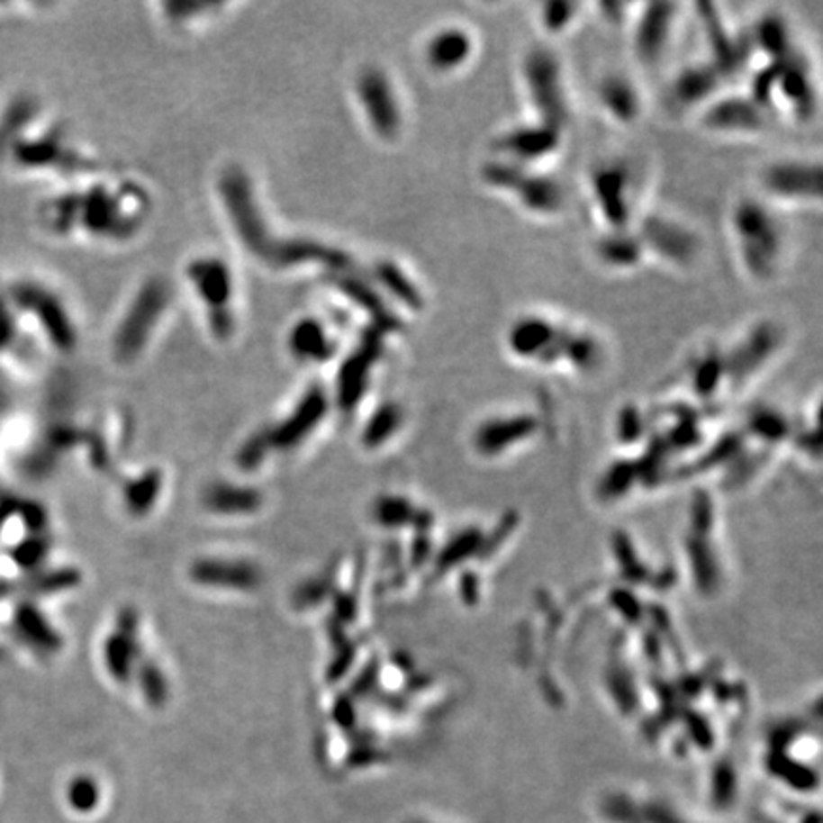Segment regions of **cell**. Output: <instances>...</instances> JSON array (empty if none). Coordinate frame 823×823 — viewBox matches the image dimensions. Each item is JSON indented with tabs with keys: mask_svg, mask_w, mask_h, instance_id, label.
<instances>
[{
	"mask_svg": "<svg viewBox=\"0 0 823 823\" xmlns=\"http://www.w3.org/2000/svg\"><path fill=\"white\" fill-rule=\"evenodd\" d=\"M481 181L493 193L513 199L522 212L536 218L558 216L566 206V191L556 177L502 157L483 164Z\"/></svg>",
	"mask_w": 823,
	"mask_h": 823,
	"instance_id": "1",
	"label": "cell"
},
{
	"mask_svg": "<svg viewBox=\"0 0 823 823\" xmlns=\"http://www.w3.org/2000/svg\"><path fill=\"white\" fill-rule=\"evenodd\" d=\"M732 231L739 263L753 281L766 283L776 276L782 233L768 206L751 196L739 201L732 212Z\"/></svg>",
	"mask_w": 823,
	"mask_h": 823,
	"instance_id": "2",
	"label": "cell"
},
{
	"mask_svg": "<svg viewBox=\"0 0 823 823\" xmlns=\"http://www.w3.org/2000/svg\"><path fill=\"white\" fill-rule=\"evenodd\" d=\"M522 86L534 111V121L566 128L570 121V104L563 63L549 46H532L520 63Z\"/></svg>",
	"mask_w": 823,
	"mask_h": 823,
	"instance_id": "3",
	"label": "cell"
},
{
	"mask_svg": "<svg viewBox=\"0 0 823 823\" xmlns=\"http://www.w3.org/2000/svg\"><path fill=\"white\" fill-rule=\"evenodd\" d=\"M589 193L604 231H625L633 220V176L621 160L597 164L589 177Z\"/></svg>",
	"mask_w": 823,
	"mask_h": 823,
	"instance_id": "4",
	"label": "cell"
},
{
	"mask_svg": "<svg viewBox=\"0 0 823 823\" xmlns=\"http://www.w3.org/2000/svg\"><path fill=\"white\" fill-rule=\"evenodd\" d=\"M637 235L645 246V252L656 256L667 266L686 269L700 258V237L681 222L652 213L640 222Z\"/></svg>",
	"mask_w": 823,
	"mask_h": 823,
	"instance_id": "5",
	"label": "cell"
},
{
	"mask_svg": "<svg viewBox=\"0 0 823 823\" xmlns=\"http://www.w3.org/2000/svg\"><path fill=\"white\" fill-rule=\"evenodd\" d=\"M763 189L772 199L782 203H819V162L802 158H783L772 162L763 172Z\"/></svg>",
	"mask_w": 823,
	"mask_h": 823,
	"instance_id": "6",
	"label": "cell"
},
{
	"mask_svg": "<svg viewBox=\"0 0 823 823\" xmlns=\"http://www.w3.org/2000/svg\"><path fill=\"white\" fill-rule=\"evenodd\" d=\"M561 145L563 130L543 124L539 121H532L502 131L493 140V151L502 158L534 168V164L553 157L561 149Z\"/></svg>",
	"mask_w": 823,
	"mask_h": 823,
	"instance_id": "7",
	"label": "cell"
},
{
	"mask_svg": "<svg viewBox=\"0 0 823 823\" xmlns=\"http://www.w3.org/2000/svg\"><path fill=\"white\" fill-rule=\"evenodd\" d=\"M782 330L776 322L761 321L751 326L728 355L724 357V374L730 384H744L759 372L766 362L778 353L782 345Z\"/></svg>",
	"mask_w": 823,
	"mask_h": 823,
	"instance_id": "8",
	"label": "cell"
},
{
	"mask_svg": "<svg viewBox=\"0 0 823 823\" xmlns=\"http://www.w3.org/2000/svg\"><path fill=\"white\" fill-rule=\"evenodd\" d=\"M679 5L648 3L640 6L633 23V52L643 65L660 63L677 23Z\"/></svg>",
	"mask_w": 823,
	"mask_h": 823,
	"instance_id": "9",
	"label": "cell"
},
{
	"mask_svg": "<svg viewBox=\"0 0 823 823\" xmlns=\"http://www.w3.org/2000/svg\"><path fill=\"white\" fill-rule=\"evenodd\" d=\"M561 324L541 315H524L517 319L507 330V349L522 362H536L551 368L558 338L563 334Z\"/></svg>",
	"mask_w": 823,
	"mask_h": 823,
	"instance_id": "10",
	"label": "cell"
},
{
	"mask_svg": "<svg viewBox=\"0 0 823 823\" xmlns=\"http://www.w3.org/2000/svg\"><path fill=\"white\" fill-rule=\"evenodd\" d=\"M766 109L751 95H722L707 104L701 113V124L715 134L751 136L766 128Z\"/></svg>",
	"mask_w": 823,
	"mask_h": 823,
	"instance_id": "11",
	"label": "cell"
},
{
	"mask_svg": "<svg viewBox=\"0 0 823 823\" xmlns=\"http://www.w3.org/2000/svg\"><path fill=\"white\" fill-rule=\"evenodd\" d=\"M597 102L606 117L621 126L635 124L643 114V95L623 73H608L599 80Z\"/></svg>",
	"mask_w": 823,
	"mask_h": 823,
	"instance_id": "12",
	"label": "cell"
},
{
	"mask_svg": "<svg viewBox=\"0 0 823 823\" xmlns=\"http://www.w3.org/2000/svg\"><path fill=\"white\" fill-rule=\"evenodd\" d=\"M727 78L717 63L698 61L684 68L671 86V95L681 107H696L701 104H710L715 100L717 92L722 86V80Z\"/></svg>",
	"mask_w": 823,
	"mask_h": 823,
	"instance_id": "13",
	"label": "cell"
},
{
	"mask_svg": "<svg viewBox=\"0 0 823 823\" xmlns=\"http://www.w3.org/2000/svg\"><path fill=\"white\" fill-rule=\"evenodd\" d=\"M10 302H14V309L20 307V309L35 312V315L39 317V322L46 328L52 341L58 343L59 348H68V345L73 341L68 317H65L63 309H59L58 302L52 298L50 294H44L39 286L25 283V285L12 288Z\"/></svg>",
	"mask_w": 823,
	"mask_h": 823,
	"instance_id": "14",
	"label": "cell"
},
{
	"mask_svg": "<svg viewBox=\"0 0 823 823\" xmlns=\"http://www.w3.org/2000/svg\"><path fill=\"white\" fill-rule=\"evenodd\" d=\"M475 37L464 27L440 29L425 48L427 63L437 73L462 71L475 58Z\"/></svg>",
	"mask_w": 823,
	"mask_h": 823,
	"instance_id": "15",
	"label": "cell"
},
{
	"mask_svg": "<svg viewBox=\"0 0 823 823\" xmlns=\"http://www.w3.org/2000/svg\"><path fill=\"white\" fill-rule=\"evenodd\" d=\"M360 95L365 104H368V113L375 130L387 138L397 134L401 126V113L385 77L380 73L365 75L360 82Z\"/></svg>",
	"mask_w": 823,
	"mask_h": 823,
	"instance_id": "16",
	"label": "cell"
},
{
	"mask_svg": "<svg viewBox=\"0 0 823 823\" xmlns=\"http://www.w3.org/2000/svg\"><path fill=\"white\" fill-rule=\"evenodd\" d=\"M647 252L637 231H604L595 244V258L604 267L614 271H629L643 263Z\"/></svg>",
	"mask_w": 823,
	"mask_h": 823,
	"instance_id": "17",
	"label": "cell"
},
{
	"mask_svg": "<svg viewBox=\"0 0 823 823\" xmlns=\"http://www.w3.org/2000/svg\"><path fill=\"white\" fill-rule=\"evenodd\" d=\"M753 42L768 56L770 63L782 61L795 52L791 31L780 14L763 15L753 31Z\"/></svg>",
	"mask_w": 823,
	"mask_h": 823,
	"instance_id": "18",
	"label": "cell"
},
{
	"mask_svg": "<svg viewBox=\"0 0 823 823\" xmlns=\"http://www.w3.org/2000/svg\"><path fill=\"white\" fill-rule=\"evenodd\" d=\"M582 6L578 3H546L539 10V25L549 37L565 35V32L580 18Z\"/></svg>",
	"mask_w": 823,
	"mask_h": 823,
	"instance_id": "19",
	"label": "cell"
},
{
	"mask_svg": "<svg viewBox=\"0 0 823 823\" xmlns=\"http://www.w3.org/2000/svg\"><path fill=\"white\" fill-rule=\"evenodd\" d=\"M722 380H727V374H724V357L719 351H710L707 353L694 370V384L700 393H710Z\"/></svg>",
	"mask_w": 823,
	"mask_h": 823,
	"instance_id": "20",
	"label": "cell"
},
{
	"mask_svg": "<svg viewBox=\"0 0 823 823\" xmlns=\"http://www.w3.org/2000/svg\"><path fill=\"white\" fill-rule=\"evenodd\" d=\"M252 502L254 500L249 493L237 490H218L216 496H212V503H216V507H223L225 511H242V509H249V503Z\"/></svg>",
	"mask_w": 823,
	"mask_h": 823,
	"instance_id": "21",
	"label": "cell"
},
{
	"mask_svg": "<svg viewBox=\"0 0 823 823\" xmlns=\"http://www.w3.org/2000/svg\"><path fill=\"white\" fill-rule=\"evenodd\" d=\"M14 319H12V305L5 294H0V351H5L14 339Z\"/></svg>",
	"mask_w": 823,
	"mask_h": 823,
	"instance_id": "22",
	"label": "cell"
}]
</instances>
